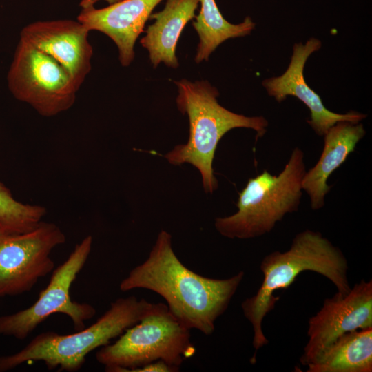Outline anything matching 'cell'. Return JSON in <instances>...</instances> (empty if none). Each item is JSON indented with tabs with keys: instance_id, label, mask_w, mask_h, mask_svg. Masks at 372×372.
I'll list each match as a JSON object with an SVG mask.
<instances>
[{
	"instance_id": "obj_13",
	"label": "cell",
	"mask_w": 372,
	"mask_h": 372,
	"mask_svg": "<svg viewBox=\"0 0 372 372\" xmlns=\"http://www.w3.org/2000/svg\"><path fill=\"white\" fill-rule=\"evenodd\" d=\"M163 0H122L96 9L82 8L77 21L90 32L96 30L109 37L116 45L123 66L134 58V47L154 8Z\"/></svg>"
},
{
	"instance_id": "obj_11",
	"label": "cell",
	"mask_w": 372,
	"mask_h": 372,
	"mask_svg": "<svg viewBox=\"0 0 372 372\" xmlns=\"http://www.w3.org/2000/svg\"><path fill=\"white\" fill-rule=\"evenodd\" d=\"M89 32L79 21H40L25 25L19 39L56 60L79 90L92 68L93 49Z\"/></svg>"
},
{
	"instance_id": "obj_6",
	"label": "cell",
	"mask_w": 372,
	"mask_h": 372,
	"mask_svg": "<svg viewBox=\"0 0 372 372\" xmlns=\"http://www.w3.org/2000/svg\"><path fill=\"white\" fill-rule=\"evenodd\" d=\"M195 352L190 329L167 306L125 330L113 344L102 347L96 352V359L105 371L132 372L158 360L180 368Z\"/></svg>"
},
{
	"instance_id": "obj_10",
	"label": "cell",
	"mask_w": 372,
	"mask_h": 372,
	"mask_svg": "<svg viewBox=\"0 0 372 372\" xmlns=\"http://www.w3.org/2000/svg\"><path fill=\"white\" fill-rule=\"evenodd\" d=\"M372 328V281L361 280L345 296L336 293L309 319L306 344L300 360L314 363L338 338L358 329Z\"/></svg>"
},
{
	"instance_id": "obj_3",
	"label": "cell",
	"mask_w": 372,
	"mask_h": 372,
	"mask_svg": "<svg viewBox=\"0 0 372 372\" xmlns=\"http://www.w3.org/2000/svg\"><path fill=\"white\" fill-rule=\"evenodd\" d=\"M166 307L165 304L149 302L134 296L118 298L87 328L68 335L43 332L19 351L0 357V372L30 361H42L49 370L77 371L91 351L110 344L130 327Z\"/></svg>"
},
{
	"instance_id": "obj_2",
	"label": "cell",
	"mask_w": 372,
	"mask_h": 372,
	"mask_svg": "<svg viewBox=\"0 0 372 372\" xmlns=\"http://www.w3.org/2000/svg\"><path fill=\"white\" fill-rule=\"evenodd\" d=\"M260 268L263 274L260 287L254 296L241 303L243 314L253 329L252 344L255 350L269 342L262 324L278 300L273 293L287 289L302 272L311 271L326 277L340 296L347 295L351 288L347 276V260L342 251L320 232L310 229L296 234L288 250L266 255Z\"/></svg>"
},
{
	"instance_id": "obj_15",
	"label": "cell",
	"mask_w": 372,
	"mask_h": 372,
	"mask_svg": "<svg viewBox=\"0 0 372 372\" xmlns=\"http://www.w3.org/2000/svg\"><path fill=\"white\" fill-rule=\"evenodd\" d=\"M198 4V0H167L161 11L152 13L149 19L154 23L148 26L140 43L147 50L154 68L161 62L178 68L176 45L184 27L196 17Z\"/></svg>"
},
{
	"instance_id": "obj_1",
	"label": "cell",
	"mask_w": 372,
	"mask_h": 372,
	"mask_svg": "<svg viewBox=\"0 0 372 372\" xmlns=\"http://www.w3.org/2000/svg\"><path fill=\"white\" fill-rule=\"evenodd\" d=\"M244 276L240 271L229 278L216 279L195 273L178 259L172 247V236L162 230L147 258L130 271L119 288L122 291L145 289L158 293L183 326L209 335Z\"/></svg>"
},
{
	"instance_id": "obj_9",
	"label": "cell",
	"mask_w": 372,
	"mask_h": 372,
	"mask_svg": "<svg viewBox=\"0 0 372 372\" xmlns=\"http://www.w3.org/2000/svg\"><path fill=\"white\" fill-rule=\"evenodd\" d=\"M65 242L54 223L41 221L33 229L10 232L0 227V297L30 291L52 271V250Z\"/></svg>"
},
{
	"instance_id": "obj_4",
	"label": "cell",
	"mask_w": 372,
	"mask_h": 372,
	"mask_svg": "<svg viewBox=\"0 0 372 372\" xmlns=\"http://www.w3.org/2000/svg\"><path fill=\"white\" fill-rule=\"evenodd\" d=\"M174 83L178 92V109L189 118V136L186 144L176 146L165 158L174 165L185 163L194 165L200 173L205 192L211 194L218 187L212 164L222 137L238 127L252 129L262 137L268 121L261 116H245L221 106L217 101V89L207 81L182 79Z\"/></svg>"
},
{
	"instance_id": "obj_7",
	"label": "cell",
	"mask_w": 372,
	"mask_h": 372,
	"mask_svg": "<svg viewBox=\"0 0 372 372\" xmlns=\"http://www.w3.org/2000/svg\"><path fill=\"white\" fill-rule=\"evenodd\" d=\"M7 84L16 99L45 117L69 110L79 90L56 60L21 39L7 74Z\"/></svg>"
},
{
	"instance_id": "obj_19",
	"label": "cell",
	"mask_w": 372,
	"mask_h": 372,
	"mask_svg": "<svg viewBox=\"0 0 372 372\" xmlns=\"http://www.w3.org/2000/svg\"><path fill=\"white\" fill-rule=\"evenodd\" d=\"M179 367L172 366L163 360H158L133 370L132 372H176Z\"/></svg>"
},
{
	"instance_id": "obj_20",
	"label": "cell",
	"mask_w": 372,
	"mask_h": 372,
	"mask_svg": "<svg viewBox=\"0 0 372 372\" xmlns=\"http://www.w3.org/2000/svg\"><path fill=\"white\" fill-rule=\"evenodd\" d=\"M101 0H81L80 2V6L82 8H85L90 6H94V4ZM109 3L110 4H113L115 3H117L118 1H121L122 0H103Z\"/></svg>"
},
{
	"instance_id": "obj_18",
	"label": "cell",
	"mask_w": 372,
	"mask_h": 372,
	"mask_svg": "<svg viewBox=\"0 0 372 372\" xmlns=\"http://www.w3.org/2000/svg\"><path fill=\"white\" fill-rule=\"evenodd\" d=\"M46 214L41 205L24 204L12 196L0 182V227L10 232L23 233L34 229Z\"/></svg>"
},
{
	"instance_id": "obj_14",
	"label": "cell",
	"mask_w": 372,
	"mask_h": 372,
	"mask_svg": "<svg viewBox=\"0 0 372 372\" xmlns=\"http://www.w3.org/2000/svg\"><path fill=\"white\" fill-rule=\"evenodd\" d=\"M366 131L362 123L342 121L331 127L324 135V147L316 164L306 171L302 188L310 198L311 209L318 210L324 205L331 187L328 178L355 150Z\"/></svg>"
},
{
	"instance_id": "obj_8",
	"label": "cell",
	"mask_w": 372,
	"mask_h": 372,
	"mask_svg": "<svg viewBox=\"0 0 372 372\" xmlns=\"http://www.w3.org/2000/svg\"><path fill=\"white\" fill-rule=\"evenodd\" d=\"M92 245V236L76 245L68 258L53 271L48 285L30 307L1 316L0 335L23 340L48 317L58 313L70 318L75 331L84 329L85 322L94 316L96 309L88 303L72 300L70 291L88 258Z\"/></svg>"
},
{
	"instance_id": "obj_16",
	"label": "cell",
	"mask_w": 372,
	"mask_h": 372,
	"mask_svg": "<svg viewBox=\"0 0 372 372\" xmlns=\"http://www.w3.org/2000/svg\"><path fill=\"white\" fill-rule=\"evenodd\" d=\"M307 366V372H371L372 328L343 334Z\"/></svg>"
},
{
	"instance_id": "obj_5",
	"label": "cell",
	"mask_w": 372,
	"mask_h": 372,
	"mask_svg": "<svg viewBox=\"0 0 372 372\" xmlns=\"http://www.w3.org/2000/svg\"><path fill=\"white\" fill-rule=\"evenodd\" d=\"M306 171L304 154L296 147L279 174L264 170L248 180L239 193L237 212L217 218L216 230L231 239H249L269 233L287 214L298 209Z\"/></svg>"
},
{
	"instance_id": "obj_17",
	"label": "cell",
	"mask_w": 372,
	"mask_h": 372,
	"mask_svg": "<svg viewBox=\"0 0 372 372\" xmlns=\"http://www.w3.org/2000/svg\"><path fill=\"white\" fill-rule=\"evenodd\" d=\"M198 1L200 12L192 23L200 39L195 56L196 63L207 61L216 48L227 39L248 35L255 28L249 17L238 24L228 22L223 17L215 0Z\"/></svg>"
},
{
	"instance_id": "obj_12",
	"label": "cell",
	"mask_w": 372,
	"mask_h": 372,
	"mask_svg": "<svg viewBox=\"0 0 372 372\" xmlns=\"http://www.w3.org/2000/svg\"><path fill=\"white\" fill-rule=\"evenodd\" d=\"M320 47L321 41L316 38L309 39L305 44L296 43L286 71L281 76L264 80L262 85L269 95L278 102H282L287 96H293L304 103L311 112L308 123L318 135L322 136L338 122L358 123L366 115L356 112L338 114L329 111L323 105L320 96L306 83L303 74L305 63Z\"/></svg>"
}]
</instances>
